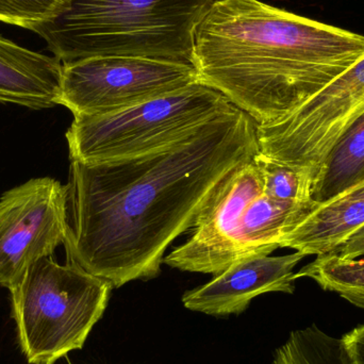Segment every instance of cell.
Here are the masks:
<instances>
[{
    "label": "cell",
    "instance_id": "1",
    "mask_svg": "<svg viewBox=\"0 0 364 364\" xmlns=\"http://www.w3.org/2000/svg\"><path fill=\"white\" fill-rule=\"evenodd\" d=\"M257 124L241 109L146 155L70 161L66 262L121 288L161 271L216 188L258 155Z\"/></svg>",
    "mask_w": 364,
    "mask_h": 364
},
{
    "label": "cell",
    "instance_id": "2",
    "mask_svg": "<svg viewBox=\"0 0 364 364\" xmlns=\"http://www.w3.org/2000/svg\"><path fill=\"white\" fill-rule=\"evenodd\" d=\"M364 57V36L260 0H213L197 26L192 64L257 125L305 104Z\"/></svg>",
    "mask_w": 364,
    "mask_h": 364
},
{
    "label": "cell",
    "instance_id": "3",
    "mask_svg": "<svg viewBox=\"0 0 364 364\" xmlns=\"http://www.w3.org/2000/svg\"><path fill=\"white\" fill-rule=\"evenodd\" d=\"M213 0H70L34 30L62 63L128 55L192 64L195 31Z\"/></svg>",
    "mask_w": 364,
    "mask_h": 364
},
{
    "label": "cell",
    "instance_id": "4",
    "mask_svg": "<svg viewBox=\"0 0 364 364\" xmlns=\"http://www.w3.org/2000/svg\"><path fill=\"white\" fill-rule=\"evenodd\" d=\"M107 280L51 257L28 269L12 291V316L19 344L30 364H55L81 350L108 306Z\"/></svg>",
    "mask_w": 364,
    "mask_h": 364
},
{
    "label": "cell",
    "instance_id": "5",
    "mask_svg": "<svg viewBox=\"0 0 364 364\" xmlns=\"http://www.w3.org/2000/svg\"><path fill=\"white\" fill-rule=\"evenodd\" d=\"M233 105L201 82L102 115L74 117L70 161L100 164L146 155L192 136Z\"/></svg>",
    "mask_w": 364,
    "mask_h": 364
},
{
    "label": "cell",
    "instance_id": "6",
    "mask_svg": "<svg viewBox=\"0 0 364 364\" xmlns=\"http://www.w3.org/2000/svg\"><path fill=\"white\" fill-rule=\"evenodd\" d=\"M363 114L364 57L286 117L257 125L260 153L303 171L314 186L336 143Z\"/></svg>",
    "mask_w": 364,
    "mask_h": 364
},
{
    "label": "cell",
    "instance_id": "7",
    "mask_svg": "<svg viewBox=\"0 0 364 364\" xmlns=\"http://www.w3.org/2000/svg\"><path fill=\"white\" fill-rule=\"evenodd\" d=\"M59 105L74 117L102 115L198 82L193 64L128 55H98L62 63Z\"/></svg>",
    "mask_w": 364,
    "mask_h": 364
},
{
    "label": "cell",
    "instance_id": "8",
    "mask_svg": "<svg viewBox=\"0 0 364 364\" xmlns=\"http://www.w3.org/2000/svg\"><path fill=\"white\" fill-rule=\"evenodd\" d=\"M68 188L49 177L29 181L0 197V286L14 291L28 269L64 245Z\"/></svg>",
    "mask_w": 364,
    "mask_h": 364
},
{
    "label": "cell",
    "instance_id": "9",
    "mask_svg": "<svg viewBox=\"0 0 364 364\" xmlns=\"http://www.w3.org/2000/svg\"><path fill=\"white\" fill-rule=\"evenodd\" d=\"M262 193V178L254 160L240 166L203 205L188 241L164 257L162 263L192 273L216 276L224 272L243 258L239 243L241 218Z\"/></svg>",
    "mask_w": 364,
    "mask_h": 364
},
{
    "label": "cell",
    "instance_id": "10",
    "mask_svg": "<svg viewBox=\"0 0 364 364\" xmlns=\"http://www.w3.org/2000/svg\"><path fill=\"white\" fill-rule=\"evenodd\" d=\"M267 252L250 255L229 265L208 284L186 291L182 304L191 311L212 316L241 314L252 299L265 293L293 294L294 269L305 258L301 252L271 257Z\"/></svg>",
    "mask_w": 364,
    "mask_h": 364
},
{
    "label": "cell",
    "instance_id": "11",
    "mask_svg": "<svg viewBox=\"0 0 364 364\" xmlns=\"http://www.w3.org/2000/svg\"><path fill=\"white\" fill-rule=\"evenodd\" d=\"M364 227V181L323 203L280 239L279 248L305 256L333 254Z\"/></svg>",
    "mask_w": 364,
    "mask_h": 364
},
{
    "label": "cell",
    "instance_id": "12",
    "mask_svg": "<svg viewBox=\"0 0 364 364\" xmlns=\"http://www.w3.org/2000/svg\"><path fill=\"white\" fill-rule=\"evenodd\" d=\"M62 62L0 36V102L41 110L59 106Z\"/></svg>",
    "mask_w": 364,
    "mask_h": 364
},
{
    "label": "cell",
    "instance_id": "13",
    "mask_svg": "<svg viewBox=\"0 0 364 364\" xmlns=\"http://www.w3.org/2000/svg\"><path fill=\"white\" fill-rule=\"evenodd\" d=\"M316 203L276 200L263 193L257 196L241 218L239 243L242 257L257 252L272 254L279 248L280 239L292 230Z\"/></svg>",
    "mask_w": 364,
    "mask_h": 364
},
{
    "label": "cell",
    "instance_id": "14",
    "mask_svg": "<svg viewBox=\"0 0 364 364\" xmlns=\"http://www.w3.org/2000/svg\"><path fill=\"white\" fill-rule=\"evenodd\" d=\"M364 181V114L336 143L327 156L312 199L323 203Z\"/></svg>",
    "mask_w": 364,
    "mask_h": 364
},
{
    "label": "cell",
    "instance_id": "15",
    "mask_svg": "<svg viewBox=\"0 0 364 364\" xmlns=\"http://www.w3.org/2000/svg\"><path fill=\"white\" fill-rule=\"evenodd\" d=\"M295 278H310L323 290L336 293L364 310V257L344 259L323 255L295 273Z\"/></svg>",
    "mask_w": 364,
    "mask_h": 364
},
{
    "label": "cell",
    "instance_id": "16",
    "mask_svg": "<svg viewBox=\"0 0 364 364\" xmlns=\"http://www.w3.org/2000/svg\"><path fill=\"white\" fill-rule=\"evenodd\" d=\"M272 364H350L341 339L316 324L292 331L276 350Z\"/></svg>",
    "mask_w": 364,
    "mask_h": 364
},
{
    "label": "cell",
    "instance_id": "17",
    "mask_svg": "<svg viewBox=\"0 0 364 364\" xmlns=\"http://www.w3.org/2000/svg\"><path fill=\"white\" fill-rule=\"evenodd\" d=\"M262 178L263 194L276 200L309 203L314 184L309 177L294 166L274 161L259 151L254 158Z\"/></svg>",
    "mask_w": 364,
    "mask_h": 364
},
{
    "label": "cell",
    "instance_id": "18",
    "mask_svg": "<svg viewBox=\"0 0 364 364\" xmlns=\"http://www.w3.org/2000/svg\"><path fill=\"white\" fill-rule=\"evenodd\" d=\"M70 0H0V21L34 31L63 14Z\"/></svg>",
    "mask_w": 364,
    "mask_h": 364
},
{
    "label": "cell",
    "instance_id": "19",
    "mask_svg": "<svg viewBox=\"0 0 364 364\" xmlns=\"http://www.w3.org/2000/svg\"><path fill=\"white\" fill-rule=\"evenodd\" d=\"M350 364H364V325L341 338Z\"/></svg>",
    "mask_w": 364,
    "mask_h": 364
},
{
    "label": "cell",
    "instance_id": "20",
    "mask_svg": "<svg viewBox=\"0 0 364 364\" xmlns=\"http://www.w3.org/2000/svg\"><path fill=\"white\" fill-rule=\"evenodd\" d=\"M333 254L344 259H358L364 257V227Z\"/></svg>",
    "mask_w": 364,
    "mask_h": 364
}]
</instances>
